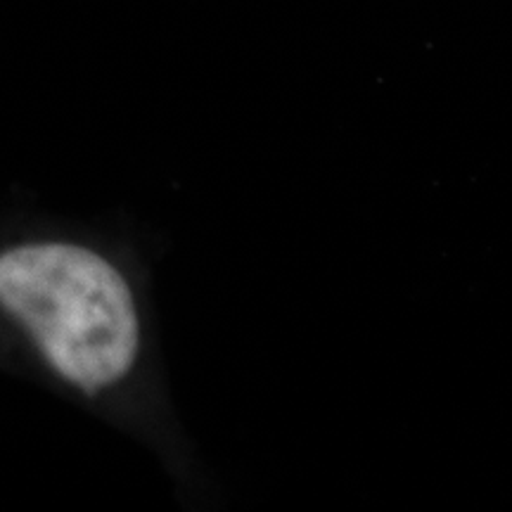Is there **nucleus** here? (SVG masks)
<instances>
[{"instance_id": "1", "label": "nucleus", "mask_w": 512, "mask_h": 512, "mask_svg": "<svg viewBox=\"0 0 512 512\" xmlns=\"http://www.w3.org/2000/svg\"><path fill=\"white\" fill-rule=\"evenodd\" d=\"M0 373L138 441L185 501H204L209 479L171 401L136 235L36 211L0 216Z\"/></svg>"}]
</instances>
